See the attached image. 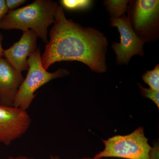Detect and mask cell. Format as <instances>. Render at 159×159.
Wrapping results in <instances>:
<instances>
[{"mask_svg": "<svg viewBox=\"0 0 159 159\" xmlns=\"http://www.w3.org/2000/svg\"><path fill=\"white\" fill-rule=\"evenodd\" d=\"M3 38L2 34L0 33V58L2 57L4 51L2 46V41Z\"/></svg>", "mask_w": 159, "mask_h": 159, "instance_id": "e0dca14e", "label": "cell"}, {"mask_svg": "<svg viewBox=\"0 0 159 159\" xmlns=\"http://www.w3.org/2000/svg\"><path fill=\"white\" fill-rule=\"evenodd\" d=\"M143 81L148 84L149 88L154 91H159V65H157L151 70H147L143 74Z\"/></svg>", "mask_w": 159, "mask_h": 159, "instance_id": "8fae6325", "label": "cell"}, {"mask_svg": "<svg viewBox=\"0 0 159 159\" xmlns=\"http://www.w3.org/2000/svg\"><path fill=\"white\" fill-rule=\"evenodd\" d=\"M9 10L7 9L5 1L0 0V20L8 13Z\"/></svg>", "mask_w": 159, "mask_h": 159, "instance_id": "9a60e30c", "label": "cell"}, {"mask_svg": "<svg viewBox=\"0 0 159 159\" xmlns=\"http://www.w3.org/2000/svg\"><path fill=\"white\" fill-rule=\"evenodd\" d=\"M54 23L49 33L50 41L41 56L44 68L47 70L56 62L77 61L94 72H105L108 42L104 34L67 19L61 6L55 10Z\"/></svg>", "mask_w": 159, "mask_h": 159, "instance_id": "6da1fadb", "label": "cell"}, {"mask_svg": "<svg viewBox=\"0 0 159 159\" xmlns=\"http://www.w3.org/2000/svg\"><path fill=\"white\" fill-rule=\"evenodd\" d=\"M128 16L134 31L142 38L152 35L158 24L159 1L138 0L132 2ZM143 41V40H142Z\"/></svg>", "mask_w": 159, "mask_h": 159, "instance_id": "8992f818", "label": "cell"}, {"mask_svg": "<svg viewBox=\"0 0 159 159\" xmlns=\"http://www.w3.org/2000/svg\"><path fill=\"white\" fill-rule=\"evenodd\" d=\"M73 159H104V158H90V157H87V158H74Z\"/></svg>", "mask_w": 159, "mask_h": 159, "instance_id": "ffe728a7", "label": "cell"}, {"mask_svg": "<svg viewBox=\"0 0 159 159\" xmlns=\"http://www.w3.org/2000/svg\"><path fill=\"white\" fill-rule=\"evenodd\" d=\"M25 0H6V5L9 11L15 10V9L25 2Z\"/></svg>", "mask_w": 159, "mask_h": 159, "instance_id": "5bb4252c", "label": "cell"}, {"mask_svg": "<svg viewBox=\"0 0 159 159\" xmlns=\"http://www.w3.org/2000/svg\"><path fill=\"white\" fill-rule=\"evenodd\" d=\"M111 25L116 27L120 33V42L115 43L112 48L117 56V62L127 64L135 55L143 56L144 42L136 34L128 16L111 18Z\"/></svg>", "mask_w": 159, "mask_h": 159, "instance_id": "5b68a950", "label": "cell"}, {"mask_svg": "<svg viewBox=\"0 0 159 159\" xmlns=\"http://www.w3.org/2000/svg\"><path fill=\"white\" fill-rule=\"evenodd\" d=\"M149 159H159V147H152L149 152Z\"/></svg>", "mask_w": 159, "mask_h": 159, "instance_id": "2e32d148", "label": "cell"}, {"mask_svg": "<svg viewBox=\"0 0 159 159\" xmlns=\"http://www.w3.org/2000/svg\"><path fill=\"white\" fill-rule=\"evenodd\" d=\"M50 159H61L58 157V156L56 155H51L50 156Z\"/></svg>", "mask_w": 159, "mask_h": 159, "instance_id": "d6986e66", "label": "cell"}, {"mask_svg": "<svg viewBox=\"0 0 159 159\" xmlns=\"http://www.w3.org/2000/svg\"><path fill=\"white\" fill-rule=\"evenodd\" d=\"M28 74L20 86L13 105L15 107L26 111L36 96L35 91L52 80L65 77L70 74L65 69H59L54 73L48 72L42 64L40 48L28 58Z\"/></svg>", "mask_w": 159, "mask_h": 159, "instance_id": "3957f363", "label": "cell"}, {"mask_svg": "<svg viewBox=\"0 0 159 159\" xmlns=\"http://www.w3.org/2000/svg\"><path fill=\"white\" fill-rule=\"evenodd\" d=\"M24 80L21 72L15 69L5 58H0V104L13 107Z\"/></svg>", "mask_w": 159, "mask_h": 159, "instance_id": "9c48e42d", "label": "cell"}, {"mask_svg": "<svg viewBox=\"0 0 159 159\" xmlns=\"http://www.w3.org/2000/svg\"><path fill=\"white\" fill-rule=\"evenodd\" d=\"M57 3L51 0H36L11 11L0 20V29L31 30L45 43L48 42V28L54 22Z\"/></svg>", "mask_w": 159, "mask_h": 159, "instance_id": "7a4b0ae2", "label": "cell"}, {"mask_svg": "<svg viewBox=\"0 0 159 159\" xmlns=\"http://www.w3.org/2000/svg\"><path fill=\"white\" fill-rule=\"evenodd\" d=\"M61 2L64 8L70 10L87 9L93 3V1L89 0H62Z\"/></svg>", "mask_w": 159, "mask_h": 159, "instance_id": "7c38bea8", "label": "cell"}, {"mask_svg": "<svg viewBox=\"0 0 159 159\" xmlns=\"http://www.w3.org/2000/svg\"><path fill=\"white\" fill-rule=\"evenodd\" d=\"M31 123L27 111L0 104V143L11 145L26 133Z\"/></svg>", "mask_w": 159, "mask_h": 159, "instance_id": "52a82bcc", "label": "cell"}, {"mask_svg": "<svg viewBox=\"0 0 159 159\" xmlns=\"http://www.w3.org/2000/svg\"><path fill=\"white\" fill-rule=\"evenodd\" d=\"M102 141L104 149L96 154L95 158L149 159L152 147L142 126H139L129 134L114 136Z\"/></svg>", "mask_w": 159, "mask_h": 159, "instance_id": "277c9868", "label": "cell"}, {"mask_svg": "<svg viewBox=\"0 0 159 159\" xmlns=\"http://www.w3.org/2000/svg\"><path fill=\"white\" fill-rule=\"evenodd\" d=\"M104 2L111 18H118L124 16L129 1L108 0Z\"/></svg>", "mask_w": 159, "mask_h": 159, "instance_id": "30bf717a", "label": "cell"}, {"mask_svg": "<svg viewBox=\"0 0 159 159\" xmlns=\"http://www.w3.org/2000/svg\"><path fill=\"white\" fill-rule=\"evenodd\" d=\"M23 32L20 40L4 50L3 55L12 67L20 72L28 70V58L37 50L38 37L34 31L28 30Z\"/></svg>", "mask_w": 159, "mask_h": 159, "instance_id": "ba28073f", "label": "cell"}, {"mask_svg": "<svg viewBox=\"0 0 159 159\" xmlns=\"http://www.w3.org/2000/svg\"><path fill=\"white\" fill-rule=\"evenodd\" d=\"M8 159H35L32 157H29L26 156H20L18 157H10Z\"/></svg>", "mask_w": 159, "mask_h": 159, "instance_id": "ac0fdd59", "label": "cell"}, {"mask_svg": "<svg viewBox=\"0 0 159 159\" xmlns=\"http://www.w3.org/2000/svg\"><path fill=\"white\" fill-rule=\"evenodd\" d=\"M138 85L142 96L152 100L159 108V91H154L150 88H145L139 84Z\"/></svg>", "mask_w": 159, "mask_h": 159, "instance_id": "4fadbf2b", "label": "cell"}]
</instances>
